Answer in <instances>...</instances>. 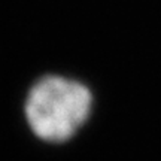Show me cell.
I'll list each match as a JSON object with an SVG mask.
<instances>
[{"instance_id":"6da1fadb","label":"cell","mask_w":161,"mask_h":161,"mask_svg":"<svg viewBox=\"0 0 161 161\" xmlns=\"http://www.w3.org/2000/svg\"><path fill=\"white\" fill-rule=\"evenodd\" d=\"M92 109L90 88L64 76L49 75L30 88L24 114L36 137L61 143L75 136Z\"/></svg>"}]
</instances>
